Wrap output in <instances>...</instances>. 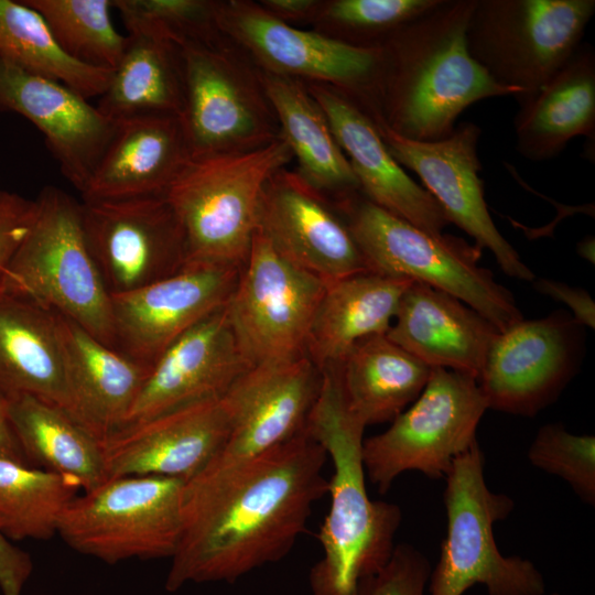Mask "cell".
Masks as SVG:
<instances>
[{
    "label": "cell",
    "mask_w": 595,
    "mask_h": 595,
    "mask_svg": "<svg viewBox=\"0 0 595 595\" xmlns=\"http://www.w3.org/2000/svg\"><path fill=\"white\" fill-rule=\"evenodd\" d=\"M251 367L225 305L184 333L156 359L126 424L223 398Z\"/></svg>",
    "instance_id": "obj_22"
},
{
    "label": "cell",
    "mask_w": 595,
    "mask_h": 595,
    "mask_svg": "<svg viewBox=\"0 0 595 595\" xmlns=\"http://www.w3.org/2000/svg\"><path fill=\"white\" fill-rule=\"evenodd\" d=\"M0 264H1V263H0ZM1 266H3V264H1ZM4 267H6V266H4Z\"/></svg>",
    "instance_id": "obj_48"
},
{
    "label": "cell",
    "mask_w": 595,
    "mask_h": 595,
    "mask_svg": "<svg viewBox=\"0 0 595 595\" xmlns=\"http://www.w3.org/2000/svg\"><path fill=\"white\" fill-rule=\"evenodd\" d=\"M326 284L284 259L260 229L226 312L251 366L306 356L310 331Z\"/></svg>",
    "instance_id": "obj_13"
},
{
    "label": "cell",
    "mask_w": 595,
    "mask_h": 595,
    "mask_svg": "<svg viewBox=\"0 0 595 595\" xmlns=\"http://www.w3.org/2000/svg\"><path fill=\"white\" fill-rule=\"evenodd\" d=\"M0 57L55 79L89 100L107 89L112 71L80 64L55 43L44 19L21 1L0 0Z\"/></svg>",
    "instance_id": "obj_34"
},
{
    "label": "cell",
    "mask_w": 595,
    "mask_h": 595,
    "mask_svg": "<svg viewBox=\"0 0 595 595\" xmlns=\"http://www.w3.org/2000/svg\"><path fill=\"white\" fill-rule=\"evenodd\" d=\"M128 33L145 32L183 42H206L220 34L215 0H112Z\"/></svg>",
    "instance_id": "obj_38"
},
{
    "label": "cell",
    "mask_w": 595,
    "mask_h": 595,
    "mask_svg": "<svg viewBox=\"0 0 595 595\" xmlns=\"http://www.w3.org/2000/svg\"><path fill=\"white\" fill-rule=\"evenodd\" d=\"M44 19L55 43L74 61L113 71L126 36L111 20L112 0H22Z\"/></svg>",
    "instance_id": "obj_36"
},
{
    "label": "cell",
    "mask_w": 595,
    "mask_h": 595,
    "mask_svg": "<svg viewBox=\"0 0 595 595\" xmlns=\"http://www.w3.org/2000/svg\"><path fill=\"white\" fill-rule=\"evenodd\" d=\"M6 267L0 264V294L3 293V279Z\"/></svg>",
    "instance_id": "obj_46"
},
{
    "label": "cell",
    "mask_w": 595,
    "mask_h": 595,
    "mask_svg": "<svg viewBox=\"0 0 595 595\" xmlns=\"http://www.w3.org/2000/svg\"><path fill=\"white\" fill-rule=\"evenodd\" d=\"M33 570L29 553L14 547L0 531V588L3 595H22Z\"/></svg>",
    "instance_id": "obj_41"
},
{
    "label": "cell",
    "mask_w": 595,
    "mask_h": 595,
    "mask_svg": "<svg viewBox=\"0 0 595 595\" xmlns=\"http://www.w3.org/2000/svg\"><path fill=\"white\" fill-rule=\"evenodd\" d=\"M191 159L181 117L159 115L118 120L82 198L165 195Z\"/></svg>",
    "instance_id": "obj_26"
},
{
    "label": "cell",
    "mask_w": 595,
    "mask_h": 595,
    "mask_svg": "<svg viewBox=\"0 0 595 595\" xmlns=\"http://www.w3.org/2000/svg\"><path fill=\"white\" fill-rule=\"evenodd\" d=\"M318 396L305 430L332 459L329 509L320 528L322 559L313 566V595H351L390 560L402 513L398 505L370 500L363 463L365 426L345 408L332 368L321 371Z\"/></svg>",
    "instance_id": "obj_3"
},
{
    "label": "cell",
    "mask_w": 595,
    "mask_h": 595,
    "mask_svg": "<svg viewBox=\"0 0 595 595\" xmlns=\"http://www.w3.org/2000/svg\"><path fill=\"white\" fill-rule=\"evenodd\" d=\"M305 84L324 110L359 183L360 193L372 204L424 231L444 235L450 223L442 208L392 156L369 113L333 86Z\"/></svg>",
    "instance_id": "obj_23"
},
{
    "label": "cell",
    "mask_w": 595,
    "mask_h": 595,
    "mask_svg": "<svg viewBox=\"0 0 595 595\" xmlns=\"http://www.w3.org/2000/svg\"><path fill=\"white\" fill-rule=\"evenodd\" d=\"M484 466L476 441L445 476L446 534L429 576V595H463L474 585H483L488 595H544V578L530 560L498 550L494 524L505 520L515 504L488 488Z\"/></svg>",
    "instance_id": "obj_7"
},
{
    "label": "cell",
    "mask_w": 595,
    "mask_h": 595,
    "mask_svg": "<svg viewBox=\"0 0 595 595\" xmlns=\"http://www.w3.org/2000/svg\"><path fill=\"white\" fill-rule=\"evenodd\" d=\"M33 223L4 270L3 292L65 316L115 348L111 296L87 246L82 203L55 186L35 199Z\"/></svg>",
    "instance_id": "obj_5"
},
{
    "label": "cell",
    "mask_w": 595,
    "mask_h": 595,
    "mask_svg": "<svg viewBox=\"0 0 595 595\" xmlns=\"http://www.w3.org/2000/svg\"><path fill=\"white\" fill-rule=\"evenodd\" d=\"M580 326L553 313L499 332L477 380L488 409L533 416L552 403L574 375Z\"/></svg>",
    "instance_id": "obj_16"
},
{
    "label": "cell",
    "mask_w": 595,
    "mask_h": 595,
    "mask_svg": "<svg viewBox=\"0 0 595 595\" xmlns=\"http://www.w3.org/2000/svg\"><path fill=\"white\" fill-rule=\"evenodd\" d=\"M412 281L372 272L325 286L306 345V356L322 371L337 365L359 340L386 334Z\"/></svg>",
    "instance_id": "obj_29"
},
{
    "label": "cell",
    "mask_w": 595,
    "mask_h": 595,
    "mask_svg": "<svg viewBox=\"0 0 595 595\" xmlns=\"http://www.w3.org/2000/svg\"><path fill=\"white\" fill-rule=\"evenodd\" d=\"M369 272L428 284L477 311L499 332L523 320L513 295L479 264L482 250L463 238L431 235L378 207L360 192L335 203Z\"/></svg>",
    "instance_id": "obj_4"
},
{
    "label": "cell",
    "mask_w": 595,
    "mask_h": 595,
    "mask_svg": "<svg viewBox=\"0 0 595 595\" xmlns=\"http://www.w3.org/2000/svg\"><path fill=\"white\" fill-rule=\"evenodd\" d=\"M550 595H561V594H559V593H551Z\"/></svg>",
    "instance_id": "obj_47"
},
{
    "label": "cell",
    "mask_w": 595,
    "mask_h": 595,
    "mask_svg": "<svg viewBox=\"0 0 595 595\" xmlns=\"http://www.w3.org/2000/svg\"><path fill=\"white\" fill-rule=\"evenodd\" d=\"M442 0H321L312 30L358 47L380 46Z\"/></svg>",
    "instance_id": "obj_37"
},
{
    "label": "cell",
    "mask_w": 595,
    "mask_h": 595,
    "mask_svg": "<svg viewBox=\"0 0 595 595\" xmlns=\"http://www.w3.org/2000/svg\"><path fill=\"white\" fill-rule=\"evenodd\" d=\"M183 485L160 476L107 479L68 504L57 533L77 552L109 564L172 558L182 533Z\"/></svg>",
    "instance_id": "obj_10"
},
{
    "label": "cell",
    "mask_w": 595,
    "mask_h": 595,
    "mask_svg": "<svg viewBox=\"0 0 595 595\" xmlns=\"http://www.w3.org/2000/svg\"><path fill=\"white\" fill-rule=\"evenodd\" d=\"M534 288L540 293L566 304L572 311L573 318L580 325L594 328L595 303L584 289L550 279H537Z\"/></svg>",
    "instance_id": "obj_42"
},
{
    "label": "cell",
    "mask_w": 595,
    "mask_h": 595,
    "mask_svg": "<svg viewBox=\"0 0 595 595\" xmlns=\"http://www.w3.org/2000/svg\"><path fill=\"white\" fill-rule=\"evenodd\" d=\"M0 111L15 112L44 136L62 174L82 194L116 121L66 85L0 57Z\"/></svg>",
    "instance_id": "obj_21"
},
{
    "label": "cell",
    "mask_w": 595,
    "mask_h": 595,
    "mask_svg": "<svg viewBox=\"0 0 595 595\" xmlns=\"http://www.w3.org/2000/svg\"><path fill=\"white\" fill-rule=\"evenodd\" d=\"M499 331L459 299L412 282L404 291L387 337L431 368L478 380Z\"/></svg>",
    "instance_id": "obj_24"
},
{
    "label": "cell",
    "mask_w": 595,
    "mask_h": 595,
    "mask_svg": "<svg viewBox=\"0 0 595 595\" xmlns=\"http://www.w3.org/2000/svg\"><path fill=\"white\" fill-rule=\"evenodd\" d=\"M0 393L29 394L64 408V351L58 314L22 296L0 294Z\"/></svg>",
    "instance_id": "obj_27"
},
{
    "label": "cell",
    "mask_w": 595,
    "mask_h": 595,
    "mask_svg": "<svg viewBox=\"0 0 595 595\" xmlns=\"http://www.w3.org/2000/svg\"><path fill=\"white\" fill-rule=\"evenodd\" d=\"M594 247H595V241H594V238L588 236L586 237L585 239H583L582 241L578 242L577 245V253L588 260L589 262L594 263Z\"/></svg>",
    "instance_id": "obj_45"
},
{
    "label": "cell",
    "mask_w": 595,
    "mask_h": 595,
    "mask_svg": "<svg viewBox=\"0 0 595 595\" xmlns=\"http://www.w3.org/2000/svg\"><path fill=\"white\" fill-rule=\"evenodd\" d=\"M257 228L284 259L326 285L369 272L334 204L288 166L267 181Z\"/></svg>",
    "instance_id": "obj_18"
},
{
    "label": "cell",
    "mask_w": 595,
    "mask_h": 595,
    "mask_svg": "<svg viewBox=\"0 0 595 595\" xmlns=\"http://www.w3.org/2000/svg\"><path fill=\"white\" fill-rule=\"evenodd\" d=\"M241 268L186 262L170 277L110 295L116 349L151 368L178 337L227 304Z\"/></svg>",
    "instance_id": "obj_17"
},
{
    "label": "cell",
    "mask_w": 595,
    "mask_h": 595,
    "mask_svg": "<svg viewBox=\"0 0 595 595\" xmlns=\"http://www.w3.org/2000/svg\"><path fill=\"white\" fill-rule=\"evenodd\" d=\"M6 400L12 431L29 463L76 479L84 491L107 480L101 444L64 409L29 394Z\"/></svg>",
    "instance_id": "obj_33"
},
{
    "label": "cell",
    "mask_w": 595,
    "mask_h": 595,
    "mask_svg": "<svg viewBox=\"0 0 595 595\" xmlns=\"http://www.w3.org/2000/svg\"><path fill=\"white\" fill-rule=\"evenodd\" d=\"M80 489L72 477L0 456V531L13 540L52 538Z\"/></svg>",
    "instance_id": "obj_35"
},
{
    "label": "cell",
    "mask_w": 595,
    "mask_h": 595,
    "mask_svg": "<svg viewBox=\"0 0 595 595\" xmlns=\"http://www.w3.org/2000/svg\"><path fill=\"white\" fill-rule=\"evenodd\" d=\"M371 118L389 152L402 167L412 170L421 178L448 223L469 235L480 249H488L507 275L533 281L534 273L500 234L489 214L479 176L480 128L465 121L444 139L415 141L397 134L378 118Z\"/></svg>",
    "instance_id": "obj_15"
},
{
    "label": "cell",
    "mask_w": 595,
    "mask_h": 595,
    "mask_svg": "<svg viewBox=\"0 0 595 595\" xmlns=\"http://www.w3.org/2000/svg\"><path fill=\"white\" fill-rule=\"evenodd\" d=\"M331 368L346 410L365 428L397 418L420 396L431 374V367L386 334L357 342Z\"/></svg>",
    "instance_id": "obj_30"
},
{
    "label": "cell",
    "mask_w": 595,
    "mask_h": 595,
    "mask_svg": "<svg viewBox=\"0 0 595 595\" xmlns=\"http://www.w3.org/2000/svg\"><path fill=\"white\" fill-rule=\"evenodd\" d=\"M325 450L304 429L260 455L184 482L182 533L165 582L231 583L284 558L328 491Z\"/></svg>",
    "instance_id": "obj_1"
},
{
    "label": "cell",
    "mask_w": 595,
    "mask_h": 595,
    "mask_svg": "<svg viewBox=\"0 0 595 595\" xmlns=\"http://www.w3.org/2000/svg\"><path fill=\"white\" fill-rule=\"evenodd\" d=\"M215 20L261 71L333 86L367 112L376 111L380 46H353L285 24L251 0L216 1Z\"/></svg>",
    "instance_id": "obj_12"
},
{
    "label": "cell",
    "mask_w": 595,
    "mask_h": 595,
    "mask_svg": "<svg viewBox=\"0 0 595 595\" xmlns=\"http://www.w3.org/2000/svg\"><path fill=\"white\" fill-rule=\"evenodd\" d=\"M82 221L110 295L162 280L187 262L184 231L165 195L83 201Z\"/></svg>",
    "instance_id": "obj_14"
},
{
    "label": "cell",
    "mask_w": 595,
    "mask_h": 595,
    "mask_svg": "<svg viewBox=\"0 0 595 595\" xmlns=\"http://www.w3.org/2000/svg\"><path fill=\"white\" fill-rule=\"evenodd\" d=\"M431 570L422 552L401 543L396 545L388 563L360 581L351 595H424Z\"/></svg>",
    "instance_id": "obj_40"
},
{
    "label": "cell",
    "mask_w": 595,
    "mask_h": 595,
    "mask_svg": "<svg viewBox=\"0 0 595 595\" xmlns=\"http://www.w3.org/2000/svg\"><path fill=\"white\" fill-rule=\"evenodd\" d=\"M185 78L182 46L154 33H128L122 56L96 108L118 121L139 116L182 117Z\"/></svg>",
    "instance_id": "obj_32"
},
{
    "label": "cell",
    "mask_w": 595,
    "mask_h": 595,
    "mask_svg": "<svg viewBox=\"0 0 595 595\" xmlns=\"http://www.w3.org/2000/svg\"><path fill=\"white\" fill-rule=\"evenodd\" d=\"M476 0H442L381 45L376 111L397 134L415 141L448 137L458 116L491 97L515 96L468 52L466 31Z\"/></svg>",
    "instance_id": "obj_2"
},
{
    "label": "cell",
    "mask_w": 595,
    "mask_h": 595,
    "mask_svg": "<svg viewBox=\"0 0 595 595\" xmlns=\"http://www.w3.org/2000/svg\"><path fill=\"white\" fill-rule=\"evenodd\" d=\"M260 75L282 137L293 159H296V173L315 191L334 198L333 202L360 192L325 112L310 94L306 84L261 69Z\"/></svg>",
    "instance_id": "obj_31"
},
{
    "label": "cell",
    "mask_w": 595,
    "mask_h": 595,
    "mask_svg": "<svg viewBox=\"0 0 595 595\" xmlns=\"http://www.w3.org/2000/svg\"><path fill=\"white\" fill-rule=\"evenodd\" d=\"M64 351V410L100 444L128 420L151 368L58 314Z\"/></svg>",
    "instance_id": "obj_25"
},
{
    "label": "cell",
    "mask_w": 595,
    "mask_h": 595,
    "mask_svg": "<svg viewBox=\"0 0 595 595\" xmlns=\"http://www.w3.org/2000/svg\"><path fill=\"white\" fill-rule=\"evenodd\" d=\"M537 468L560 477L585 504L595 505V437L569 432L560 423L542 425L528 450Z\"/></svg>",
    "instance_id": "obj_39"
},
{
    "label": "cell",
    "mask_w": 595,
    "mask_h": 595,
    "mask_svg": "<svg viewBox=\"0 0 595 595\" xmlns=\"http://www.w3.org/2000/svg\"><path fill=\"white\" fill-rule=\"evenodd\" d=\"M321 382L322 374L307 356L251 367L223 397L230 432L221 451L206 466L238 464L301 433Z\"/></svg>",
    "instance_id": "obj_19"
},
{
    "label": "cell",
    "mask_w": 595,
    "mask_h": 595,
    "mask_svg": "<svg viewBox=\"0 0 595 595\" xmlns=\"http://www.w3.org/2000/svg\"><path fill=\"white\" fill-rule=\"evenodd\" d=\"M229 432L223 398L128 423L101 443L106 478L160 476L186 482L221 451Z\"/></svg>",
    "instance_id": "obj_20"
},
{
    "label": "cell",
    "mask_w": 595,
    "mask_h": 595,
    "mask_svg": "<svg viewBox=\"0 0 595 595\" xmlns=\"http://www.w3.org/2000/svg\"><path fill=\"white\" fill-rule=\"evenodd\" d=\"M594 13V0H476L468 52L521 106L581 46Z\"/></svg>",
    "instance_id": "obj_9"
},
{
    "label": "cell",
    "mask_w": 595,
    "mask_h": 595,
    "mask_svg": "<svg viewBox=\"0 0 595 595\" xmlns=\"http://www.w3.org/2000/svg\"><path fill=\"white\" fill-rule=\"evenodd\" d=\"M292 160L283 137L252 151L191 159L165 193L184 231L187 262L242 267L263 187Z\"/></svg>",
    "instance_id": "obj_6"
},
{
    "label": "cell",
    "mask_w": 595,
    "mask_h": 595,
    "mask_svg": "<svg viewBox=\"0 0 595 595\" xmlns=\"http://www.w3.org/2000/svg\"><path fill=\"white\" fill-rule=\"evenodd\" d=\"M257 2L277 20L295 28L312 25L321 4V0H259Z\"/></svg>",
    "instance_id": "obj_43"
},
{
    "label": "cell",
    "mask_w": 595,
    "mask_h": 595,
    "mask_svg": "<svg viewBox=\"0 0 595 595\" xmlns=\"http://www.w3.org/2000/svg\"><path fill=\"white\" fill-rule=\"evenodd\" d=\"M0 456H6L30 464L24 456L12 431L8 413L6 397L0 393Z\"/></svg>",
    "instance_id": "obj_44"
},
{
    "label": "cell",
    "mask_w": 595,
    "mask_h": 595,
    "mask_svg": "<svg viewBox=\"0 0 595 595\" xmlns=\"http://www.w3.org/2000/svg\"><path fill=\"white\" fill-rule=\"evenodd\" d=\"M185 99L182 122L192 159L240 153L282 137L281 127L250 56L221 32L206 42H183Z\"/></svg>",
    "instance_id": "obj_8"
},
{
    "label": "cell",
    "mask_w": 595,
    "mask_h": 595,
    "mask_svg": "<svg viewBox=\"0 0 595 595\" xmlns=\"http://www.w3.org/2000/svg\"><path fill=\"white\" fill-rule=\"evenodd\" d=\"M516 149L531 161L558 156L573 138L595 139V51L582 43L515 117Z\"/></svg>",
    "instance_id": "obj_28"
},
{
    "label": "cell",
    "mask_w": 595,
    "mask_h": 595,
    "mask_svg": "<svg viewBox=\"0 0 595 595\" xmlns=\"http://www.w3.org/2000/svg\"><path fill=\"white\" fill-rule=\"evenodd\" d=\"M488 409L470 376L431 368L429 380L390 426L363 441L366 477L386 494L402 473L416 470L431 479L445 478L454 461L477 440Z\"/></svg>",
    "instance_id": "obj_11"
}]
</instances>
